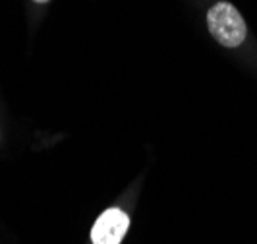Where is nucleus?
Listing matches in <instances>:
<instances>
[{"mask_svg":"<svg viewBox=\"0 0 257 244\" xmlns=\"http://www.w3.org/2000/svg\"><path fill=\"white\" fill-rule=\"evenodd\" d=\"M207 27L209 33L228 49L240 47L247 35L242 14L230 2H217L215 6H211V10L207 12Z\"/></svg>","mask_w":257,"mask_h":244,"instance_id":"1","label":"nucleus"},{"mask_svg":"<svg viewBox=\"0 0 257 244\" xmlns=\"http://www.w3.org/2000/svg\"><path fill=\"white\" fill-rule=\"evenodd\" d=\"M130 227L128 215L122 209H106L91 229L93 244H120Z\"/></svg>","mask_w":257,"mask_h":244,"instance_id":"2","label":"nucleus"},{"mask_svg":"<svg viewBox=\"0 0 257 244\" xmlns=\"http://www.w3.org/2000/svg\"><path fill=\"white\" fill-rule=\"evenodd\" d=\"M33 2H37V4H45V2H49V0H33Z\"/></svg>","mask_w":257,"mask_h":244,"instance_id":"3","label":"nucleus"}]
</instances>
